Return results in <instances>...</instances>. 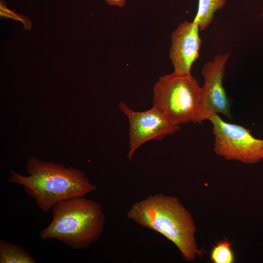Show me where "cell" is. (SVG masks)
I'll list each match as a JSON object with an SVG mask.
<instances>
[{
  "label": "cell",
  "mask_w": 263,
  "mask_h": 263,
  "mask_svg": "<svg viewBox=\"0 0 263 263\" xmlns=\"http://www.w3.org/2000/svg\"><path fill=\"white\" fill-rule=\"evenodd\" d=\"M127 217L163 235L177 247L187 262L203 254L196 243L193 218L176 197L163 193L150 195L134 203L127 211Z\"/></svg>",
  "instance_id": "6da1fadb"
},
{
  "label": "cell",
  "mask_w": 263,
  "mask_h": 263,
  "mask_svg": "<svg viewBox=\"0 0 263 263\" xmlns=\"http://www.w3.org/2000/svg\"><path fill=\"white\" fill-rule=\"evenodd\" d=\"M27 169L28 176L11 170L8 182L23 186L25 192L43 213L60 201L85 197L97 188L84 172L60 164L33 157L28 160Z\"/></svg>",
  "instance_id": "7a4b0ae2"
},
{
  "label": "cell",
  "mask_w": 263,
  "mask_h": 263,
  "mask_svg": "<svg viewBox=\"0 0 263 263\" xmlns=\"http://www.w3.org/2000/svg\"><path fill=\"white\" fill-rule=\"evenodd\" d=\"M51 210V222L39 232L42 241L56 240L73 250H84L103 233L105 215L101 205L93 200L67 199L56 203Z\"/></svg>",
  "instance_id": "3957f363"
},
{
  "label": "cell",
  "mask_w": 263,
  "mask_h": 263,
  "mask_svg": "<svg viewBox=\"0 0 263 263\" xmlns=\"http://www.w3.org/2000/svg\"><path fill=\"white\" fill-rule=\"evenodd\" d=\"M153 91V107L170 122L177 125L193 122L199 110L201 87L191 74L173 72L161 76Z\"/></svg>",
  "instance_id": "277c9868"
},
{
  "label": "cell",
  "mask_w": 263,
  "mask_h": 263,
  "mask_svg": "<svg viewBox=\"0 0 263 263\" xmlns=\"http://www.w3.org/2000/svg\"><path fill=\"white\" fill-rule=\"evenodd\" d=\"M213 127L214 150L227 160L246 164L258 162L262 159L263 139L254 137L244 127L227 122L218 114L208 119Z\"/></svg>",
  "instance_id": "5b68a950"
},
{
  "label": "cell",
  "mask_w": 263,
  "mask_h": 263,
  "mask_svg": "<svg viewBox=\"0 0 263 263\" xmlns=\"http://www.w3.org/2000/svg\"><path fill=\"white\" fill-rule=\"evenodd\" d=\"M230 53L219 54L202 68L204 85L201 87L200 108L193 122L201 124L214 114L230 117V103L223 80Z\"/></svg>",
  "instance_id": "8992f818"
},
{
  "label": "cell",
  "mask_w": 263,
  "mask_h": 263,
  "mask_svg": "<svg viewBox=\"0 0 263 263\" xmlns=\"http://www.w3.org/2000/svg\"><path fill=\"white\" fill-rule=\"evenodd\" d=\"M119 108L130 123V146L127 154L130 161L136 150L145 142L152 139H162L180 129L179 125L170 122L160 110L154 107L146 111L136 112L121 101Z\"/></svg>",
  "instance_id": "52a82bcc"
},
{
  "label": "cell",
  "mask_w": 263,
  "mask_h": 263,
  "mask_svg": "<svg viewBox=\"0 0 263 263\" xmlns=\"http://www.w3.org/2000/svg\"><path fill=\"white\" fill-rule=\"evenodd\" d=\"M200 30L196 22L185 21L172 32L169 54L174 73L191 74V66L199 57L202 42L199 36Z\"/></svg>",
  "instance_id": "ba28073f"
},
{
  "label": "cell",
  "mask_w": 263,
  "mask_h": 263,
  "mask_svg": "<svg viewBox=\"0 0 263 263\" xmlns=\"http://www.w3.org/2000/svg\"><path fill=\"white\" fill-rule=\"evenodd\" d=\"M22 247L0 240V263H36Z\"/></svg>",
  "instance_id": "9c48e42d"
},
{
  "label": "cell",
  "mask_w": 263,
  "mask_h": 263,
  "mask_svg": "<svg viewBox=\"0 0 263 263\" xmlns=\"http://www.w3.org/2000/svg\"><path fill=\"white\" fill-rule=\"evenodd\" d=\"M226 0H198V7L193 21L200 30L206 29L212 22L216 12L222 8Z\"/></svg>",
  "instance_id": "30bf717a"
},
{
  "label": "cell",
  "mask_w": 263,
  "mask_h": 263,
  "mask_svg": "<svg viewBox=\"0 0 263 263\" xmlns=\"http://www.w3.org/2000/svg\"><path fill=\"white\" fill-rule=\"evenodd\" d=\"M210 260L214 263H233L235 256L231 242L225 239L217 242L211 249Z\"/></svg>",
  "instance_id": "8fae6325"
},
{
  "label": "cell",
  "mask_w": 263,
  "mask_h": 263,
  "mask_svg": "<svg viewBox=\"0 0 263 263\" xmlns=\"http://www.w3.org/2000/svg\"><path fill=\"white\" fill-rule=\"evenodd\" d=\"M105 1L109 5L123 7L125 4L126 0H105Z\"/></svg>",
  "instance_id": "7c38bea8"
},
{
  "label": "cell",
  "mask_w": 263,
  "mask_h": 263,
  "mask_svg": "<svg viewBox=\"0 0 263 263\" xmlns=\"http://www.w3.org/2000/svg\"><path fill=\"white\" fill-rule=\"evenodd\" d=\"M262 159H263V150H262Z\"/></svg>",
  "instance_id": "4fadbf2b"
},
{
  "label": "cell",
  "mask_w": 263,
  "mask_h": 263,
  "mask_svg": "<svg viewBox=\"0 0 263 263\" xmlns=\"http://www.w3.org/2000/svg\"><path fill=\"white\" fill-rule=\"evenodd\" d=\"M261 15H262V18H263V13H262V14H261Z\"/></svg>",
  "instance_id": "5bb4252c"
}]
</instances>
